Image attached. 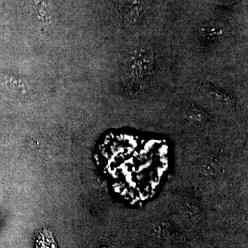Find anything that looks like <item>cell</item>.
<instances>
[{"label":"cell","instance_id":"cell-1","mask_svg":"<svg viewBox=\"0 0 248 248\" xmlns=\"http://www.w3.org/2000/svg\"><path fill=\"white\" fill-rule=\"evenodd\" d=\"M153 66V57L151 49L141 48L134 53L129 63V73L136 84L146 81L151 76Z\"/></svg>","mask_w":248,"mask_h":248},{"label":"cell","instance_id":"cell-2","mask_svg":"<svg viewBox=\"0 0 248 248\" xmlns=\"http://www.w3.org/2000/svg\"><path fill=\"white\" fill-rule=\"evenodd\" d=\"M146 0H122L121 12L125 20L135 22L143 11Z\"/></svg>","mask_w":248,"mask_h":248},{"label":"cell","instance_id":"cell-3","mask_svg":"<svg viewBox=\"0 0 248 248\" xmlns=\"http://www.w3.org/2000/svg\"><path fill=\"white\" fill-rule=\"evenodd\" d=\"M223 33V29L215 24H206L201 29V34L208 40H217L222 37Z\"/></svg>","mask_w":248,"mask_h":248},{"label":"cell","instance_id":"cell-4","mask_svg":"<svg viewBox=\"0 0 248 248\" xmlns=\"http://www.w3.org/2000/svg\"><path fill=\"white\" fill-rule=\"evenodd\" d=\"M38 241L39 244L37 243V244L39 245L38 248H55V244H52V242L51 244H47V239L45 240L46 244H45V242H44V241L42 239L40 240L39 239Z\"/></svg>","mask_w":248,"mask_h":248},{"label":"cell","instance_id":"cell-5","mask_svg":"<svg viewBox=\"0 0 248 248\" xmlns=\"http://www.w3.org/2000/svg\"><path fill=\"white\" fill-rule=\"evenodd\" d=\"M213 1L220 4H231L234 3L236 0H213Z\"/></svg>","mask_w":248,"mask_h":248}]
</instances>
